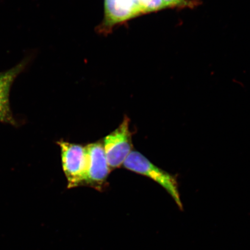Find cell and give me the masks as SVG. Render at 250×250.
<instances>
[{
    "label": "cell",
    "mask_w": 250,
    "mask_h": 250,
    "mask_svg": "<svg viewBox=\"0 0 250 250\" xmlns=\"http://www.w3.org/2000/svg\"><path fill=\"white\" fill-rule=\"evenodd\" d=\"M124 167L134 173L147 177L167 190L180 210H183L177 177L156 167L140 152L132 151L125 160Z\"/></svg>",
    "instance_id": "1"
},
{
    "label": "cell",
    "mask_w": 250,
    "mask_h": 250,
    "mask_svg": "<svg viewBox=\"0 0 250 250\" xmlns=\"http://www.w3.org/2000/svg\"><path fill=\"white\" fill-rule=\"evenodd\" d=\"M62 169L68 188L85 186L87 168L86 146L59 141Z\"/></svg>",
    "instance_id": "2"
},
{
    "label": "cell",
    "mask_w": 250,
    "mask_h": 250,
    "mask_svg": "<svg viewBox=\"0 0 250 250\" xmlns=\"http://www.w3.org/2000/svg\"><path fill=\"white\" fill-rule=\"evenodd\" d=\"M129 123V118L125 116L120 126L103 141L106 159L111 170L123 166L132 151V134Z\"/></svg>",
    "instance_id": "3"
},
{
    "label": "cell",
    "mask_w": 250,
    "mask_h": 250,
    "mask_svg": "<svg viewBox=\"0 0 250 250\" xmlns=\"http://www.w3.org/2000/svg\"><path fill=\"white\" fill-rule=\"evenodd\" d=\"M87 168L85 186L102 190L107 186L111 170L105 154L103 143L96 142L86 146Z\"/></svg>",
    "instance_id": "4"
},
{
    "label": "cell",
    "mask_w": 250,
    "mask_h": 250,
    "mask_svg": "<svg viewBox=\"0 0 250 250\" xmlns=\"http://www.w3.org/2000/svg\"><path fill=\"white\" fill-rule=\"evenodd\" d=\"M26 65L22 61L7 71L0 73V123L15 125L9 104V93L14 81Z\"/></svg>",
    "instance_id": "5"
},
{
    "label": "cell",
    "mask_w": 250,
    "mask_h": 250,
    "mask_svg": "<svg viewBox=\"0 0 250 250\" xmlns=\"http://www.w3.org/2000/svg\"><path fill=\"white\" fill-rule=\"evenodd\" d=\"M104 9L105 23L109 26L142 14L132 0H104Z\"/></svg>",
    "instance_id": "6"
},
{
    "label": "cell",
    "mask_w": 250,
    "mask_h": 250,
    "mask_svg": "<svg viewBox=\"0 0 250 250\" xmlns=\"http://www.w3.org/2000/svg\"><path fill=\"white\" fill-rule=\"evenodd\" d=\"M142 14L160 10L165 8L163 0H139Z\"/></svg>",
    "instance_id": "7"
},
{
    "label": "cell",
    "mask_w": 250,
    "mask_h": 250,
    "mask_svg": "<svg viewBox=\"0 0 250 250\" xmlns=\"http://www.w3.org/2000/svg\"><path fill=\"white\" fill-rule=\"evenodd\" d=\"M163 1L165 8L186 4V0H163Z\"/></svg>",
    "instance_id": "8"
}]
</instances>
